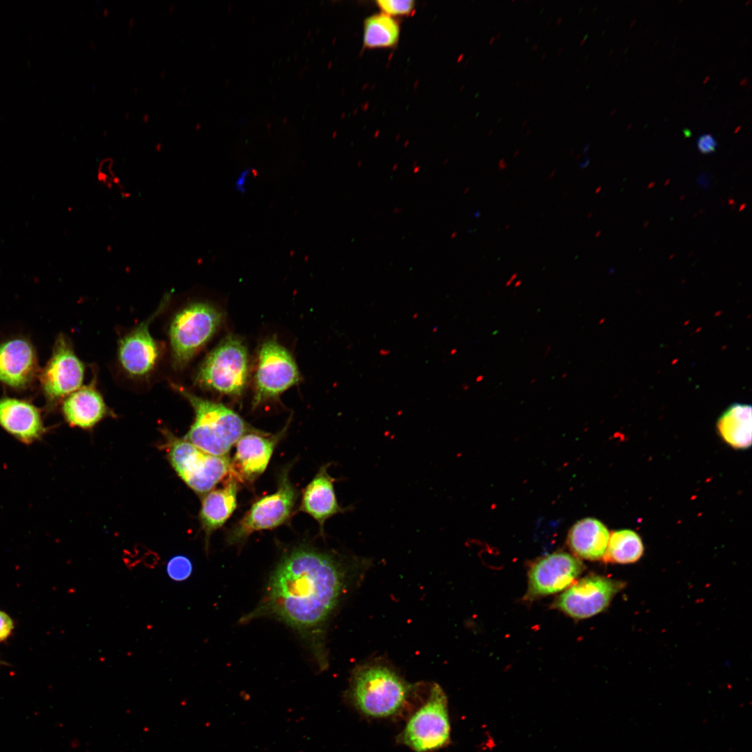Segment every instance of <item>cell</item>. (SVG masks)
I'll list each match as a JSON object with an SVG mask.
<instances>
[{
    "label": "cell",
    "mask_w": 752,
    "mask_h": 752,
    "mask_svg": "<svg viewBox=\"0 0 752 752\" xmlns=\"http://www.w3.org/2000/svg\"><path fill=\"white\" fill-rule=\"evenodd\" d=\"M283 432L268 434L250 430L244 434L236 443L235 453L230 461L228 475L238 483L252 485L265 471Z\"/></svg>",
    "instance_id": "cell-14"
},
{
    "label": "cell",
    "mask_w": 752,
    "mask_h": 752,
    "mask_svg": "<svg viewBox=\"0 0 752 752\" xmlns=\"http://www.w3.org/2000/svg\"><path fill=\"white\" fill-rule=\"evenodd\" d=\"M583 569L581 560L566 552H555L541 558L529 570L524 599L533 600L567 588Z\"/></svg>",
    "instance_id": "cell-13"
},
{
    "label": "cell",
    "mask_w": 752,
    "mask_h": 752,
    "mask_svg": "<svg viewBox=\"0 0 752 752\" xmlns=\"http://www.w3.org/2000/svg\"><path fill=\"white\" fill-rule=\"evenodd\" d=\"M609 536V531L604 524L588 517L578 521L572 526L568 533L567 543L577 556L595 561L603 558Z\"/></svg>",
    "instance_id": "cell-20"
},
{
    "label": "cell",
    "mask_w": 752,
    "mask_h": 752,
    "mask_svg": "<svg viewBox=\"0 0 752 752\" xmlns=\"http://www.w3.org/2000/svg\"><path fill=\"white\" fill-rule=\"evenodd\" d=\"M13 629V622L10 617L0 611V642L6 639Z\"/></svg>",
    "instance_id": "cell-27"
},
{
    "label": "cell",
    "mask_w": 752,
    "mask_h": 752,
    "mask_svg": "<svg viewBox=\"0 0 752 752\" xmlns=\"http://www.w3.org/2000/svg\"><path fill=\"white\" fill-rule=\"evenodd\" d=\"M528 120H529V118H526V120L523 123L522 127L525 126Z\"/></svg>",
    "instance_id": "cell-37"
},
{
    "label": "cell",
    "mask_w": 752,
    "mask_h": 752,
    "mask_svg": "<svg viewBox=\"0 0 752 752\" xmlns=\"http://www.w3.org/2000/svg\"><path fill=\"white\" fill-rule=\"evenodd\" d=\"M299 380L297 364L288 350L275 338L265 340L258 355L253 407L277 398Z\"/></svg>",
    "instance_id": "cell-10"
},
{
    "label": "cell",
    "mask_w": 752,
    "mask_h": 752,
    "mask_svg": "<svg viewBox=\"0 0 752 752\" xmlns=\"http://www.w3.org/2000/svg\"><path fill=\"white\" fill-rule=\"evenodd\" d=\"M492 132H493V130H490V131H489V132H488V135L491 134Z\"/></svg>",
    "instance_id": "cell-44"
},
{
    "label": "cell",
    "mask_w": 752,
    "mask_h": 752,
    "mask_svg": "<svg viewBox=\"0 0 752 752\" xmlns=\"http://www.w3.org/2000/svg\"><path fill=\"white\" fill-rule=\"evenodd\" d=\"M38 361L32 344L24 338H13L0 344V382L10 387L27 386L38 373Z\"/></svg>",
    "instance_id": "cell-16"
},
{
    "label": "cell",
    "mask_w": 752,
    "mask_h": 752,
    "mask_svg": "<svg viewBox=\"0 0 752 752\" xmlns=\"http://www.w3.org/2000/svg\"><path fill=\"white\" fill-rule=\"evenodd\" d=\"M0 426L26 444L40 440L46 432L38 408L26 400L9 397L0 398Z\"/></svg>",
    "instance_id": "cell-17"
},
{
    "label": "cell",
    "mask_w": 752,
    "mask_h": 752,
    "mask_svg": "<svg viewBox=\"0 0 752 752\" xmlns=\"http://www.w3.org/2000/svg\"><path fill=\"white\" fill-rule=\"evenodd\" d=\"M500 35H501V32H499V33H497V36H496V38H499V37L500 36Z\"/></svg>",
    "instance_id": "cell-42"
},
{
    "label": "cell",
    "mask_w": 752,
    "mask_h": 752,
    "mask_svg": "<svg viewBox=\"0 0 752 752\" xmlns=\"http://www.w3.org/2000/svg\"><path fill=\"white\" fill-rule=\"evenodd\" d=\"M109 13V10L107 8H104L103 14H104V16H107Z\"/></svg>",
    "instance_id": "cell-33"
},
{
    "label": "cell",
    "mask_w": 752,
    "mask_h": 752,
    "mask_svg": "<svg viewBox=\"0 0 752 752\" xmlns=\"http://www.w3.org/2000/svg\"><path fill=\"white\" fill-rule=\"evenodd\" d=\"M751 406L735 403L719 417L717 429L722 439L735 448L745 449L751 445Z\"/></svg>",
    "instance_id": "cell-21"
},
{
    "label": "cell",
    "mask_w": 752,
    "mask_h": 752,
    "mask_svg": "<svg viewBox=\"0 0 752 752\" xmlns=\"http://www.w3.org/2000/svg\"><path fill=\"white\" fill-rule=\"evenodd\" d=\"M450 732L446 696L434 684L425 703L407 721L401 741L416 752H428L445 746Z\"/></svg>",
    "instance_id": "cell-9"
},
{
    "label": "cell",
    "mask_w": 752,
    "mask_h": 752,
    "mask_svg": "<svg viewBox=\"0 0 752 752\" xmlns=\"http://www.w3.org/2000/svg\"><path fill=\"white\" fill-rule=\"evenodd\" d=\"M697 148L703 154H710L715 151L717 141L710 133H705L698 136L696 141Z\"/></svg>",
    "instance_id": "cell-26"
},
{
    "label": "cell",
    "mask_w": 752,
    "mask_h": 752,
    "mask_svg": "<svg viewBox=\"0 0 752 752\" xmlns=\"http://www.w3.org/2000/svg\"><path fill=\"white\" fill-rule=\"evenodd\" d=\"M376 3L382 13L391 17L412 14L415 7V1L412 0H378Z\"/></svg>",
    "instance_id": "cell-25"
},
{
    "label": "cell",
    "mask_w": 752,
    "mask_h": 752,
    "mask_svg": "<svg viewBox=\"0 0 752 752\" xmlns=\"http://www.w3.org/2000/svg\"><path fill=\"white\" fill-rule=\"evenodd\" d=\"M149 119H150V116H149V115L148 113H145V114L143 115L142 120H143V122L147 123L149 120Z\"/></svg>",
    "instance_id": "cell-29"
},
{
    "label": "cell",
    "mask_w": 752,
    "mask_h": 752,
    "mask_svg": "<svg viewBox=\"0 0 752 752\" xmlns=\"http://www.w3.org/2000/svg\"><path fill=\"white\" fill-rule=\"evenodd\" d=\"M134 24V19L133 17H130V19H129V24H129V28H128L129 33L130 32V29L133 26Z\"/></svg>",
    "instance_id": "cell-28"
},
{
    "label": "cell",
    "mask_w": 752,
    "mask_h": 752,
    "mask_svg": "<svg viewBox=\"0 0 752 752\" xmlns=\"http://www.w3.org/2000/svg\"><path fill=\"white\" fill-rule=\"evenodd\" d=\"M643 553V545L639 535L625 529L610 534L603 558L606 563L627 564L637 561Z\"/></svg>",
    "instance_id": "cell-23"
},
{
    "label": "cell",
    "mask_w": 752,
    "mask_h": 752,
    "mask_svg": "<svg viewBox=\"0 0 752 752\" xmlns=\"http://www.w3.org/2000/svg\"><path fill=\"white\" fill-rule=\"evenodd\" d=\"M545 55H546V54H544L542 55V58H541V59H542H542H543V58H544L545 57Z\"/></svg>",
    "instance_id": "cell-45"
},
{
    "label": "cell",
    "mask_w": 752,
    "mask_h": 752,
    "mask_svg": "<svg viewBox=\"0 0 752 752\" xmlns=\"http://www.w3.org/2000/svg\"><path fill=\"white\" fill-rule=\"evenodd\" d=\"M562 20H563V18H562L561 17H559L558 18V19H557V22H556V24H560V23H561V22H562Z\"/></svg>",
    "instance_id": "cell-34"
},
{
    "label": "cell",
    "mask_w": 752,
    "mask_h": 752,
    "mask_svg": "<svg viewBox=\"0 0 752 752\" xmlns=\"http://www.w3.org/2000/svg\"><path fill=\"white\" fill-rule=\"evenodd\" d=\"M170 384L194 412V421L183 438L202 451L228 456L233 446L251 430L238 414L223 404L201 398L174 382Z\"/></svg>",
    "instance_id": "cell-2"
},
{
    "label": "cell",
    "mask_w": 752,
    "mask_h": 752,
    "mask_svg": "<svg viewBox=\"0 0 752 752\" xmlns=\"http://www.w3.org/2000/svg\"><path fill=\"white\" fill-rule=\"evenodd\" d=\"M125 116L126 119H128L130 118V112L126 111L125 113Z\"/></svg>",
    "instance_id": "cell-35"
},
{
    "label": "cell",
    "mask_w": 752,
    "mask_h": 752,
    "mask_svg": "<svg viewBox=\"0 0 752 752\" xmlns=\"http://www.w3.org/2000/svg\"><path fill=\"white\" fill-rule=\"evenodd\" d=\"M531 130H528V132H526V136H528V135L529 134V133L531 132Z\"/></svg>",
    "instance_id": "cell-43"
},
{
    "label": "cell",
    "mask_w": 752,
    "mask_h": 752,
    "mask_svg": "<svg viewBox=\"0 0 752 752\" xmlns=\"http://www.w3.org/2000/svg\"><path fill=\"white\" fill-rule=\"evenodd\" d=\"M165 75H166V73H165V71H164V70H162V71H160V72H159V77H160L161 78H164V77H165Z\"/></svg>",
    "instance_id": "cell-32"
},
{
    "label": "cell",
    "mask_w": 752,
    "mask_h": 752,
    "mask_svg": "<svg viewBox=\"0 0 752 752\" xmlns=\"http://www.w3.org/2000/svg\"><path fill=\"white\" fill-rule=\"evenodd\" d=\"M166 569L167 575L171 579L175 581H182L190 577L193 567L187 557L178 555L168 561Z\"/></svg>",
    "instance_id": "cell-24"
},
{
    "label": "cell",
    "mask_w": 752,
    "mask_h": 752,
    "mask_svg": "<svg viewBox=\"0 0 752 752\" xmlns=\"http://www.w3.org/2000/svg\"><path fill=\"white\" fill-rule=\"evenodd\" d=\"M222 313L213 304L192 301L179 308L171 319L168 336L173 369L182 370L216 332Z\"/></svg>",
    "instance_id": "cell-3"
},
{
    "label": "cell",
    "mask_w": 752,
    "mask_h": 752,
    "mask_svg": "<svg viewBox=\"0 0 752 752\" xmlns=\"http://www.w3.org/2000/svg\"><path fill=\"white\" fill-rule=\"evenodd\" d=\"M345 569L339 556L307 546L288 552L273 571L259 605L243 620L269 616L297 630L323 667L322 628L338 603Z\"/></svg>",
    "instance_id": "cell-1"
},
{
    "label": "cell",
    "mask_w": 752,
    "mask_h": 752,
    "mask_svg": "<svg viewBox=\"0 0 752 752\" xmlns=\"http://www.w3.org/2000/svg\"><path fill=\"white\" fill-rule=\"evenodd\" d=\"M537 47H538V44H535V45H534L533 46V49L534 50H535V49H537Z\"/></svg>",
    "instance_id": "cell-39"
},
{
    "label": "cell",
    "mask_w": 752,
    "mask_h": 752,
    "mask_svg": "<svg viewBox=\"0 0 752 752\" xmlns=\"http://www.w3.org/2000/svg\"><path fill=\"white\" fill-rule=\"evenodd\" d=\"M226 477L222 487L212 489L202 499L199 519L207 547L212 533L226 522L237 507L238 483L229 475Z\"/></svg>",
    "instance_id": "cell-19"
},
{
    "label": "cell",
    "mask_w": 752,
    "mask_h": 752,
    "mask_svg": "<svg viewBox=\"0 0 752 752\" xmlns=\"http://www.w3.org/2000/svg\"><path fill=\"white\" fill-rule=\"evenodd\" d=\"M297 499V490L289 478V467H285L279 476L276 492L251 505L230 531L228 541L231 544L240 543L254 532L274 529L288 523Z\"/></svg>",
    "instance_id": "cell-8"
},
{
    "label": "cell",
    "mask_w": 752,
    "mask_h": 752,
    "mask_svg": "<svg viewBox=\"0 0 752 752\" xmlns=\"http://www.w3.org/2000/svg\"><path fill=\"white\" fill-rule=\"evenodd\" d=\"M519 81L517 82L516 86H519Z\"/></svg>",
    "instance_id": "cell-46"
},
{
    "label": "cell",
    "mask_w": 752,
    "mask_h": 752,
    "mask_svg": "<svg viewBox=\"0 0 752 752\" xmlns=\"http://www.w3.org/2000/svg\"><path fill=\"white\" fill-rule=\"evenodd\" d=\"M331 463L323 464L302 492L299 510L312 517L324 534L325 522L331 517L352 511L353 506L345 508L338 503L334 483L337 480L328 473Z\"/></svg>",
    "instance_id": "cell-15"
},
{
    "label": "cell",
    "mask_w": 752,
    "mask_h": 752,
    "mask_svg": "<svg viewBox=\"0 0 752 752\" xmlns=\"http://www.w3.org/2000/svg\"><path fill=\"white\" fill-rule=\"evenodd\" d=\"M409 691V685L391 668L382 665H368L354 673L351 698L363 714L382 718L398 712L405 703Z\"/></svg>",
    "instance_id": "cell-4"
},
{
    "label": "cell",
    "mask_w": 752,
    "mask_h": 752,
    "mask_svg": "<svg viewBox=\"0 0 752 752\" xmlns=\"http://www.w3.org/2000/svg\"><path fill=\"white\" fill-rule=\"evenodd\" d=\"M89 44H90V46H91V47L92 49H95V48H96V45H95V42H93V41L92 40H91V39L89 40Z\"/></svg>",
    "instance_id": "cell-30"
},
{
    "label": "cell",
    "mask_w": 752,
    "mask_h": 752,
    "mask_svg": "<svg viewBox=\"0 0 752 752\" xmlns=\"http://www.w3.org/2000/svg\"><path fill=\"white\" fill-rule=\"evenodd\" d=\"M85 367L75 354L67 336L60 334L52 354L40 375L45 395L49 402L57 403L81 387Z\"/></svg>",
    "instance_id": "cell-11"
},
{
    "label": "cell",
    "mask_w": 752,
    "mask_h": 752,
    "mask_svg": "<svg viewBox=\"0 0 752 752\" xmlns=\"http://www.w3.org/2000/svg\"><path fill=\"white\" fill-rule=\"evenodd\" d=\"M585 40H586V37H584V38H583V40H582L581 41L580 44H581V45H582V44H583V41H584Z\"/></svg>",
    "instance_id": "cell-40"
},
{
    "label": "cell",
    "mask_w": 752,
    "mask_h": 752,
    "mask_svg": "<svg viewBox=\"0 0 752 752\" xmlns=\"http://www.w3.org/2000/svg\"><path fill=\"white\" fill-rule=\"evenodd\" d=\"M172 294L164 295L157 309L146 320L124 334L118 341L117 361L124 375L132 380L150 378L164 354V346L150 332V325L167 306Z\"/></svg>",
    "instance_id": "cell-7"
},
{
    "label": "cell",
    "mask_w": 752,
    "mask_h": 752,
    "mask_svg": "<svg viewBox=\"0 0 752 752\" xmlns=\"http://www.w3.org/2000/svg\"><path fill=\"white\" fill-rule=\"evenodd\" d=\"M562 49L563 48H560L557 54H559L562 52Z\"/></svg>",
    "instance_id": "cell-41"
},
{
    "label": "cell",
    "mask_w": 752,
    "mask_h": 752,
    "mask_svg": "<svg viewBox=\"0 0 752 752\" xmlns=\"http://www.w3.org/2000/svg\"><path fill=\"white\" fill-rule=\"evenodd\" d=\"M400 32L399 23L393 17L384 13L372 15L363 23V46L368 49L394 47Z\"/></svg>",
    "instance_id": "cell-22"
},
{
    "label": "cell",
    "mask_w": 752,
    "mask_h": 752,
    "mask_svg": "<svg viewBox=\"0 0 752 752\" xmlns=\"http://www.w3.org/2000/svg\"><path fill=\"white\" fill-rule=\"evenodd\" d=\"M249 374L246 348L237 338L227 336L205 357L195 375L200 387L232 397L244 391Z\"/></svg>",
    "instance_id": "cell-5"
},
{
    "label": "cell",
    "mask_w": 752,
    "mask_h": 752,
    "mask_svg": "<svg viewBox=\"0 0 752 752\" xmlns=\"http://www.w3.org/2000/svg\"><path fill=\"white\" fill-rule=\"evenodd\" d=\"M174 8H175V6L173 4H171L169 8V12L172 13L174 10Z\"/></svg>",
    "instance_id": "cell-31"
},
{
    "label": "cell",
    "mask_w": 752,
    "mask_h": 752,
    "mask_svg": "<svg viewBox=\"0 0 752 752\" xmlns=\"http://www.w3.org/2000/svg\"><path fill=\"white\" fill-rule=\"evenodd\" d=\"M494 39H495V37H494V36H493V37H492V38H490V40H489V44H492V42H493V41L494 40Z\"/></svg>",
    "instance_id": "cell-38"
},
{
    "label": "cell",
    "mask_w": 752,
    "mask_h": 752,
    "mask_svg": "<svg viewBox=\"0 0 752 752\" xmlns=\"http://www.w3.org/2000/svg\"><path fill=\"white\" fill-rule=\"evenodd\" d=\"M622 585L605 577L590 575L570 586L553 606L575 619L592 617L609 606Z\"/></svg>",
    "instance_id": "cell-12"
},
{
    "label": "cell",
    "mask_w": 752,
    "mask_h": 752,
    "mask_svg": "<svg viewBox=\"0 0 752 752\" xmlns=\"http://www.w3.org/2000/svg\"><path fill=\"white\" fill-rule=\"evenodd\" d=\"M62 412L69 425L81 429L93 428L110 414L95 379L67 396L62 403Z\"/></svg>",
    "instance_id": "cell-18"
},
{
    "label": "cell",
    "mask_w": 752,
    "mask_h": 752,
    "mask_svg": "<svg viewBox=\"0 0 752 752\" xmlns=\"http://www.w3.org/2000/svg\"><path fill=\"white\" fill-rule=\"evenodd\" d=\"M138 91H139V88H138V87H137V86H135V87L134 88V93H137Z\"/></svg>",
    "instance_id": "cell-36"
},
{
    "label": "cell",
    "mask_w": 752,
    "mask_h": 752,
    "mask_svg": "<svg viewBox=\"0 0 752 752\" xmlns=\"http://www.w3.org/2000/svg\"><path fill=\"white\" fill-rule=\"evenodd\" d=\"M164 434L169 462L180 478L196 494H205L228 476L230 461L228 456L205 453L168 430Z\"/></svg>",
    "instance_id": "cell-6"
}]
</instances>
